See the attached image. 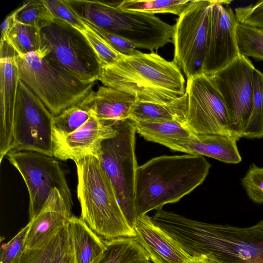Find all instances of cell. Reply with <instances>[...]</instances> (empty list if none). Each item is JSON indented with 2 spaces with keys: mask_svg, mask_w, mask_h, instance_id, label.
<instances>
[{
  "mask_svg": "<svg viewBox=\"0 0 263 263\" xmlns=\"http://www.w3.org/2000/svg\"><path fill=\"white\" fill-rule=\"evenodd\" d=\"M187 108L186 92L179 98L164 103L137 101L132 107L129 119L135 123L179 121L184 124Z\"/></svg>",
  "mask_w": 263,
  "mask_h": 263,
  "instance_id": "cell-21",
  "label": "cell"
},
{
  "mask_svg": "<svg viewBox=\"0 0 263 263\" xmlns=\"http://www.w3.org/2000/svg\"><path fill=\"white\" fill-rule=\"evenodd\" d=\"M146 263H152V262L150 261H148L146 262Z\"/></svg>",
  "mask_w": 263,
  "mask_h": 263,
  "instance_id": "cell-40",
  "label": "cell"
},
{
  "mask_svg": "<svg viewBox=\"0 0 263 263\" xmlns=\"http://www.w3.org/2000/svg\"><path fill=\"white\" fill-rule=\"evenodd\" d=\"M116 133L114 122H105L92 115L71 134L65 136L52 135L53 156L75 163L88 156L99 159L103 142Z\"/></svg>",
  "mask_w": 263,
  "mask_h": 263,
  "instance_id": "cell-14",
  "label": "cell"
},
{
  "mask_svg": "<svg viewBox=\"0 0 263 263\" xmlns=\"http://www.w3.org/2000/svg\"><path fill=\"white\" fill-rule=\"evenodd\" d=\"M86 22L97 33L103 37L116 51L124 56H130L136 53V47L125 39L92 26Z\"/></svg>",
  "mask_w": 263,
  "mask_h": 263,
  "instance_id": "cell-36",
  "label": "cell"
},
{
  "mask_svg": "<svg viewBox=\"0 0 263 263\" xmlns=\"http://www.w3.org/2000/svg\"><path fill=\"white\" fill-rule=\"evenodd\" d=\"M186 263H220L214 257L208 255H199L192 257Z\"/></svg>",
  "mask_w": 263,
  "mask_h": 263,
  "instance_id": "cell-39",
  "label": "cell"
},
{
  "mask_svg": "<svg viewBox=\"0 0 263 263\" xmlns=\"http://www.w3.org/2000/svg\"><path fill=\"white\" fill-rule=\"evenodd\" d=\"M67 231L74 263H94L106 249V239L96 233L81 218L72 215Z\"/></svg>",
  "mask_w": 263,
  "mask_h": 263,
  "instance_id": "cell-20",
  "label": "cell"
},
{
  "mask_svg": "<svg viewBox=\"0 0 263 263\" xmlns=\"http://www.w3.org/2000/svg\"><path fill=\"white\" fill-rule=\"evenodd\" d=\"M252 78V108L243 137L259 139L263 138V73L255 68L253 71Z\"/></svg>",
  "mask_w": 263,
  "mask_h": 263,
  "instance_id": "cell-25",
  "label": "cell"
},
{
  "mask_svg": "<svg viewBox=\"0 0 263 263\" xmlns=\"http://www.w3.org/2000/svg\"><path fill=\"white\" fill-rule=\"evenodd\" d=\"M97 80L140 102L164 103L185 93L181 69L173 61H167L154 52L137 50L113 64L102 65Z\"/></svg>",
  "mask_w": 263,
  "mask_h": 263,
  "instance_id": "cell-2",
  "label": "cell"
},
{
  "mask_svg": "<svg viewBox=\"0 0 263 263\" xmlns=\"http://www.w3.org/2000/svg\"><path fill=\"white\" fill-rule=\"evenodd\" d=\"M43 2L55 19L64 21L80 31L85 29L83 21L66 0H43Z\"/></svg>",
  "mask_w": 263,
  "mask_h": 263,
  "instance_id": "cell-33",
  "label": "cell"
},
{
  "mask_svg": "<svg viewBox=\"0 0 263 263\" xmlns=\"http://www.w3.org/2000/svg\"><path fill=\"white\" fill-rule=\"evenodd\" d=\"M6 157L19 172L26 185L29 195V220L40 213L55 189L59 190L72 210L71 192L57 158L30 151H12Z\"/></svg>",
  "mask_w": 263,
  "mask_h": 263,
  "instance_id": "cell-8",
  "label": "cell"
},
{
  "mask_svg": "<svg viewBox=\"0 0 263 263\" xmlns=\"http://www.w3.org/2000/svg\"><path fill=\"white\" fill-rule=\"evenodd\" d=\"M28 223L2 248L0 263H16L26 250Z\"/></svg>",
  "mask_w": 263,
  "mask_h": 263,
  "instance_id": "cell-34",
  "label": "cell"
},
{
  "mask_svg": "<svg viewBox=\"0 0 263 263\" xmlns=\"http://www.w3.org/2000/svg\"><path fill=\"white\" fill-rule=\"evenodd\" d=\"M232 1L213 0L203 73L208 76L224 68L239 55L236 27L239 23L229 6Z\"/></svg>",
  "mask_w": 263,
  "mask_h": 263,
  "instance_id": "cell-13",
  "label": "cell"
},
{
  "mask_svg": "<svg viewBox=\"0 0 263 263\" xmlns=\"http://www.w3.org/2000/svg\"><path fill=\"white\" fill-rule=\"evenodd\" d=\"M16 53L6 41L0 44V163L13 145V121L19 71Z\"/></svg>",
  "mask_w": 263,
  "mask_h": 263,
  "instance_id": "cell-15",
  "label": "cell"
},
{
  "mask_svg": "<svg viewBox=\"0 0 263 263\" xmlns=\"http://www.w3.org/2000/svg\"><path fill=\"white\" fill-rule=\"evenodd\" d=\"M16 11L17 22L34 27L40 30L54 20L43 0L27 1Z\"/></svg>",
  "mask_w": 263,
  "mask_h": 263,
  "instance_id": "cell-28",
  "label": "cell"
},
{
  "mask_svg": "<svg viewBox=\"0 0 263 263\" xmlns=\"http://www.w3.org/2000/svg\"><path fill=\"white\" fill-rule=\"evenodd\" d=\"M185 92L187 108L184 124L193 134L232 137L224 102L208 76L202 73L187 79Z\"/></svg>",
  "mask_w": 263,
  "mask_h": 263,
  "instance_id": "cell-12",
  "label": "cell"
},
{
  "mask_svg": "<svg viewBox=\"0 0 263 263\" xmlns=\"http://www.w3.org/2000/svg\"><path fill=\"white\" fill-rule=\"evenodd\" d=\"M75 163L80 217L105 239L134 238L135 232L123 213L113 185L99 159L88 156Z\"/></svg>",
  "mask_w": 263,
  "mask_h": 263,
  "instance_id": "cell-4",
  "label": "cell"
},
{
  "mask_svg": "<svg viewBox=\"0 0 263 263\" xmlns=\"http://www.w3.org/2000/svg\"><path fill=\"white\" fill-rule=\"evenodd\" d=\"M82 101L54 116L53 135L65 136L82 126L92 116Z\"/></svg>",
  "mask_w": 263,
  "mask_h": 263,
  "instance_id": "cell-27",
  "label": "cell"
},
{
  "mask_svg": "<svg viewBox=\"0 0 263 263\" xmlns=\"http://www.w3.org/2000/svg\"><path fill=\"white\" fill-rule=\"evenodd\" d=\"M241 184L250 199L256 203H263V167L250 164L241 179Z\"/></svg>",
  "mask_w": 263,
  "mask_h": 263,
  "instance_id": "cell-32",
  "label": "cell"
},
{
  "mask_svg": "<svg viewBox=\"0 0 263 263\" xmlns=\"http://www.w3.org/2000/svg\"><path fill=\"white\" fill-rule=\"evenodd\" d=\"M136 101L135 97L126 92L104 86L92 91L82 102L92 116L111 123L129 119Z\"/></svg>",
  "mask_w": 263,
  "mask_h": 263,
  "instance_id": "cell-19",
  "label": "cell"
},
{
  "mask_svg": "<svg viewBox=\"0 0 263 263\" xmlns=\"http://www.w3.org/2000/svg\"><path fill=\"white\" fill-rule=\"evenodd\" d=\"M20 80L57 116L77 104L93 91L95 83L82 81L62 67L45 48L15 56Z\"/></svg>",
  "mask_w": 263,
  "mask_h": 263,
  "instance_id": "cell-5",
  "label": "cell"
},
{
  "mask_svg": "<svg viewBox=\"0 0 263 263\" xmlns=\"http://www.w3.org/2000/svg\"><path fill=\"white\" fill-rule=\"evenodd\" d=\"M176 239L192 257L211 256L220 263H263V219L239 227L185 218Z\"/></svg>",
  "mask_w": 263,
  "mask_h": 263,
  "instance_id": "cell-3",
  "label": "cell"
},
{
  "mask_svg": "<svg viewBox=\"0 0 263 263\" xmlns=\"http://www.w3.org/2000/svg\"><path fill=\"white\" fill-rule=\"evenodd\" d=\"M72 215L61 192L54 189L42 210L28 222L26 250L45 246L67 224Z\"/></svg>",
  "mask_w": 263,
  "mask_h": 263,
  "instance_id": "cell-17",
  "label": "cell"
},
{
  "mask_svg": "<svg viewBox=\"0 0 263 263\" xmlns=\"http://www.w3.org/2000/svg\"><path fill=\"white\" fill-rule=\"evenodd\" d=\"M116 135L102 144L99 160L110 180L123 213L133 228L137 219L134 204L136 171L135 122H114Z\"/></svg>",
  "mask_w": 263,
  "mask_h": 263,
  "instance_id": "cell-6",
  "label": "cell"
},
{
  "mask_svg": "<svg viewBox=\"0 0 263 263\" xmlns=\"http://www.w3.org/2000/svg\"><path fill=\"white\" fill-rule=\"evenodd\" d=\"M50 263H74L73 252L67 231V224L64 228L56 252Z\"/></svg>",
  "mask_w": 263,
  "mask_h": 263,
  "instance_id": "cell-37",
  "label": "cell"
},
{
  "mask_svg": "<svg viewBox=\"0 0 263 263\" xmlns=\"http://www.w3.org/2000/svg\"><path fill=\"white\" fill-rule=\"evenodd\" d=\"M234 13L239 23L263 30V1L237 7Z\"/></svg>",
  "mask_w": 263,
  "mask_h": 263,
  "instance_id": "cell-35",
  "label": "cell"
},
{
  "mask_svg": "<svg viewBox=\"0 0 263 263\" xmlns=\"http://www.w3.org/2000/svg\"><path fill=\"white\" fill-rule=\"evenodd\" d=\"M17 55H24L42 48L41 30L17 22L7 42Z\"/></svg>",
  "mask_w": 263,
  "mask_h": 263,
  "instance_id": "cell-26",
  "label": "cell"
},
{
  "mask_svg": "<svg viewBox=\"0 0 263 263\" xmlns=\"http://www.w3.org/2000/svg\"><path fill=\"white\" fill-rule=\"evenodd\" d=\"M237 140L228 135L193 134L185 140H172L163 145L188 154L205 156L229 164H237L241 157L236 144Z\"/></svg>",
  "mask_w": 263,
  "mask_h": 263,
  "instance_id": "cell-18",
  "label": "cell"
},
{
  "mask_svg": "<svg viewBox=\"0 0 263 263\" xmlns=\"http://www.w3.org/2000/svg\"><path fill=\"white\" fill-rule=\"evenodd\" d=\"M42 48L62 67L86 83H95L100 61L81 31L55 19L41 30Z\"/></svg>",
  "mask_w": 263,
  "mask_h": 263,
  "instance_id": "cell-7",
  "label": "cell"
},
{
  "mask_svg": "<svg viewBox=\"0 0 263 263\" xmlns=\"http://www.w3.org/2000/svg\"><path fill=\"white\" fill-rule=\"evenodd\" d=\"M83 22L85 28L81 32L97 55L101 66L113 64L124 56L116 51L86 22Z\"/></svg>",
  "mask_w": 263,
  "mask_h": 263,
  "instance_id": "cell-30",
  "label": "cell"
},
{
  "mask_svg": "<svg viewBox=\"0 0 263 263\" xmlns=\"http://www.w3.org/2000/svg\"><path fill=\"white\" fill-rule=\"evenodd\" d=\"M236 38L240 55L263 61V30L238 23Z\"/></svg>",
  "mask_w": 263,
  "mask_h": 263,
  "instance_id": "cell-29",
  "label": "cell"
},
{
  "mask_svg": "<svg viewBox=\"0 0 263 263\" xmlns=\"http://www.w3.org/2000/svg\"><path fill=\"white\" fill-rule=\"evenodd\" d=\"M255 67L240 55L224 68L209 76L222 96L230 119V132L237 141L243 138L253 105L252 74Z\"/></svg>",
  "mask_w": 263,
  "mask_h": 263,
  "instance_id": "cell-11",
  "label": "cell"
},
{
  "mask_svg": "<svg viewBox=\"0 0 263 263\" xmlns=\"http://www.w3.org/2000/svg\"><path fill=\"white\" fill-rule=\"evenodd\" d=\"M213 0H192L176 19L173 61L187 79L203 73Z\"/></svg>",
  "mask_w": 263,
  "mask_h": 263,
  "instance_id": "cell-9",
  "label": "cell"
},
{
  "mask_svg": "<svg viewBox=\"0 0 263 263\" xmlns=\"http://www.w3.org/2000/svg\"><path fill=\"white\" fill-rule=\"evenodd\" d=\"M16 10L8 15L1 24V41L7 42L9 35L17 23Z\"/></svg>",
  "mask_w": 263,
  "mask_h": 263,
  "instance_id": "cell-38",
  "label": "cell"
},
{
  "mask_svg": "<svg viewBox=\"0 0 263 263\" xmlns=\"http://www.w3.org/2000/svg\"><path fill=\"white\" fill-rule=\"evenodd\" d=\"M106 249L94 263H146L150 261L142 247L133 238L106 239Z\"/></svg>",
  "mask_w": 263,
  "mask_h": 263,
  "instance_id": "cell-22",
  "label": "cell"
},
{
  "mask_svg": "<svg viewBox=\"0 0 263 263\" xmlns=\"http://www.w3.org/2000/svg\"><path fill=\"white\" fill-rule=\"evenodd\" d=\"M136 132L145 140L161 145L172 140H185L193 134L179 121L135 123Z\"/></svg>",
  "mask_w": 263,
  "mask_h": 263,
  "instance_id": "cell-23",
  "label": "cell"
},
{
  "mask_svg": "<svg viewBox=\"0 0 263 263\" xmlns=\"http://www.w3.org/2000/svg\"><path fill=\"white\" fill-rule=\"evenodd\" d=\"M210 167L203 156L188 154L161 156L138 166L134 196L137 219L179 201L203 182Z\"/></svg>",
  "mask_w": 263,
  "mask_h": 263,
  "instance_id": "cell-1",
  "label": "cell"
},
{
  "mask_svg": "<svg viewBox=\"0 0 263 263\" xmlns=\"http://www.w3.org/2000/svg\"><path fill=\"white\" fill-rule=\"evenodd\" d=\"M190 1L124 0L117 4L119 8L124 11H134L155 15L158 13H171L179 16Z\"/></svg>",
  "mask_w": 263,
  "mask_h": 263,
  "instance_id": "cell-24",
  "label": "cell"
},
{
  "mask_svg": "<svg viewBox=\"0 0 263 263\" xmlns=\"http://www.w3.org/2000/svg\"><path fill=\"white\" fill-rule=\"evenodd\" d=\"M64 227L43 247L25 250L16 263H50L56 252Z\"/></svg>",
  "mask_w": 263,
  "mask_h": 263,
  "instance_id": "cell-31",
  "label": "cell"
},
{
  "mask_svg": "<svg viewBox=\"0 0 263 263\" xmlns=\"http://www.w3.org/2000/svg\"><path fill=\"white\" fill-rule=\"evenodd\" d=\"M133 229L153 263H186L192 257L147 215L136 219Z\"/></svg>",
  "mask_w": 263,
  "mask_h": 263,
  "instance_id": "cell-16",
  "label": "cell"
},
{
  "mask_svg": "<svg viewBox=\"0 0 263 263\" xmlns=\"http://www.w3.org/2000/svg\"><path fill=\"white\" fill-rule=\"evenodd\" d=\"M53 118L41 100L20 80L15 106L12 151H34L53 156Z\"/></svg>",
  "mask_w": 263,
  "mask_h": 263,
  "instance_id": "cell-10",
  "label": "cell"
}]
</instances>
